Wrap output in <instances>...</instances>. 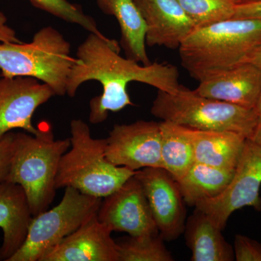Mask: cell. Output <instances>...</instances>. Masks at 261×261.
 I'll list each match as a JSON object with an SVG mask.
<instances>
[{"mask_svg":"<svg viewBox=\"0 0 261 261\" xmlns=\"http://www.w3.org/2000/svg\"><path fill=\"white\" fill-rule=\"evenodd\" d=\"M119 44L105 35L90 33L79 46V63L70 72L67 94L74 97L81 85L89 81H97L102 93L89 103V122L99 124L106 121L109 112L116 113L133 106L127 91L130 82H140L159 91L174 94L181 85L178 72L168 63L140 65L138 62L120 56Z\"/></svg>","mask_w":261,"mask_h":261,"instance_id":"obj_1","label":"cell"},{"mask_svg":"<svg viewBox=\"0 0 261 261\" xmlns=\"http://www.w3.org/2000/svg\"><path fill=\"white\" fill-rule=\"evenodd\" d=\"M261 43V20L231 18L196 28L178 47L182 66L192 78L243 63Z\"/></svg>","mask_w":261,"mask_h":261,"instance_id":"obj_2","label":"cell"},{"mask_svg":"<svg viewBox=\"0 0 261 261\" xmlns=\"http://www.w3.org/2000/svg\"><path fill=\"white\" fill-rule=\"evenodd\" d=\"M70 149L62 156L56 176L57 190L73 187L82 193L104 198L116 191L136 171L110 162L106 139H94L82 119L70 122Z\"/></svg>","mask_w":261,"mask_h":261,"instance_id":"obj_3","label":"cell"},{"mask_svg":"<svg viewBox=\"0 0 261 261\" xmlns=\"http://www.w3.org/2000/svg\"><path fill=\"white\" fill-rule=\"evenodd\" d=\"M37 135L18 132L6 181L23 187L33 216L47 211L54 200L56 176L62 156L70 147V138L55 140L48 125Z\"/></svg>","mask_w":261,"mask_h":261,"instance_id":"obj_4","label":"cell"},{"mask_svg":"<svg viewBox=\"0 0 261 261\" xmlns=\"http://www.w3.org/2000/svg\"><path fill=\"white\" fill-rule=\"evenodd\" d=\"M79 63L71 47L59 31L51 27L38 31L29 43H0L3 77H31L47 84L55 94H67L72 68Z\"/></svg>","mask_w":261,"mask_h":261,"instance_id":"obj_5","label":"cell"},{"mask_svg":"<svg viewBox=\"0 0 261 261\" xmlns=\"http://www.w3.org/2000/svg\"><path fill=\"white\" fill-rule=\"evenodd\" d=\"M151 113L163 121L197 130H228L250 139L258 118L255 110L202 97L180 87L174 94L159 91Z\"/></svg>","mask_w":261,"mask_h":261,"instance_id":"obj_6","label":"cell"},{"mask_svg":"<svg viewBox=\"0 0 261 261\" xmlns=\"http://www.w3.org/2000/svg\"><path fill=\"white\" fill-rule=\"evenodd\" d=\"M102 198L66 187L56 207L34 216L23 245L8 261H40L43 255L97 214Z\"/></svg>","mask_w":261,"mask_h":261,"instance_id":"obj_7","label":"cell"},{"mask_svg":"<svg viewBox=\"0 0 261 261\" xmlns=\"http://www.w3.org/2000/svg\"><path fill=\"white\" fill-rule=\"evenodd\" d=\"M261 147L247 139L231 181L222 193L200 201L196 209L205 213L221 230L230 216L245 207L261 210Z\"/></svg>","mask_w":261,"mask_h":261,"instance_id":"obj_8","label":"cell"},{"mask_svg":"<svg viewBox=\"0 0 261 261\" xmlns=\"http://www.w3.org/2000/svg\"><path fill=\"white\" fill-rule=\"evenodd\" d=\"M106 140V158L117 166L135 171L162 168L161 123L138 121L116 124Z\"/></svg>","mask_w":261,"mask_h":261,"instance_id":"obj_9","label":"cell"},{"mask_svg":"<svg viewBox=\"0 0 261 261\" xmlns=\"http://www.w3.org/2000/svg\"><path fill=\"white\" fill-rule=\"evenodd\" d=\"M135 177L143 188L159 234L166 241L176 240L186 224L185 200L177 182L163 168H145Z\"/></svg>","mask_w":261,"mask_h":261,"instance_id":"obj_10","label":"cell"},{"mask_svg":"<svg viewBox=\"0 0 261 261\" xmlns=\"http://www.w3.org/2000/svg\"><path fill=\"white\" fill-rule=\"evenodd\" d=\"M135 175L104 197L97 219L111 231L129 236L159 234L143 188Z\"/></svg>","mask_w":261,"mask_h":261,"instance_id":"obj_11","label":"cell"},{"mask_svg":"<svg viewBox=\"0 0 261 261\" xmlns=\"http://www.w3.org/2000/svg\"><path fill=\"white\" fill-rule=\"evenodd\" d=\"M56 95L53 89L31 77L0 79V139L10 130L20 128L37 135L32 123L38 108Z\"/></svg>","mask_w":261,"mask_h":261,"instance_id":"obj_12","label":"cell"},{"mask_svg":"<svg viewBox=\"0 0 261 261\" xmlns=\"http://www.w3.org/2000/svg\"><path fill=\"white\" fill-rule=\"evenodd\" d=\"M202 97L254 109L261 93V71L247 62L218 70L198 81Z\"/></svg>","mask_w":261,"mask_h":261,"instance_id":"obj_13","label":"cell"},{"mask_svg":"<svg viewBox=\"0 0 261 261\" xmlns=\"http://www.w3.org/2000/svg\"><path fill=\"white\" fill-rule=\"evenodd\" d=\"M112 232L95 215L51 247L40 261H119Z\"/></svg>","mask_w":261,"mask_h":261,"instance_id":"obj_14","label":"cell"},{"mask_svg":"<svg viewBox=\"0 0 261 261\" xmlns=\"http://www.w3.org/2000/svg\"><path fill=\"white\" fill-rule=\"evenodd\" d=\"M147 25L146 44L178 49L196 29L177 0H134Z\"/></svg>","mask_w":261,"mask_h":261,"instance_id":"obj_15","label":"cell"},{"mask_svg":"<svg viewBox=\"0 0 261 261\" xmlns=\"http://www.w3.org/2000/svg\"><path fill=\"white\" fill-rule=\"evenodd\" d=\"M33 218L23 187L12 182H1L0 228L4 238L0 247V260L8 261L23 245Z\"/></svg>","mask_w":261,"mask_h":261,"instance_id":"obj_16","label":"cell"},{"mask_svg":"<svg viewBox=\"0 0 261 261\" xmlns=\"http://www.w3.org/2000/svg\"><path fill=\"white\" fill-rule=\"evenodd\" d=\"M175 125L191 144L195 162L235 169L247 140L245 136L228 130H197Z\"/></svg>","mask_w":261,"mask_h":261,"instance_id":"obj_17","label":"cell"},{"mask_svg":"<svg viewBox=\"0 0 261 261\" xmlns=\"http://www.w3.org/2000/svg\"><path fill=\"white\" fill-rule=\"evenodd\" d=\"M103 13L113 15L121 29V45L126 58L142 65L151 64L146 50L147 25L134 0H96Z\"/></svg>","mask_w":261,"mask_h":261,"instance_id":"obj_18","label":"cell"},{"mask_svg":"<svg viewBox=\"0 0 261 261\" xmlns=\"http://www.w3.org/2000/svg\"><path fill=\"white\" fill-rule=\"evenodd\" d=\"M184 233L192 261L234 260L233 247L225 240L222 230L198 209L187 219Z\"/></svg>","mask_w":261,"mask_h":261,"instance_id":"obj_19","label":"cell"},{"mask_svg":"<svg viewBox=\"0 0 261 261\" xmlns=\"http://www.w3.org/2000/svg\"><path fill=\"white\" fill-rule=\"evenodd\" d=\"M234 170L195 162L176 181L184 200L188 205L195 206L200 201L217 197L231 181Z\"/></svg>","mask_w":261,"mask_h":261,"instance_id":"obj_20","label":"cell"},{"mask_svg":"<svg viewBox=\"0 0 261 261\" xmlns=\"http://www.w3.org/2000/svg\"><path fill=\"white\" fill-rule=\"evenodd\" d=\"M161 130L162 168L178 181L195 163L193 148L174 123L161 122Z\"/></svg>","mask_w":261,"mask_h":261,"instance_id":"obj_21","label":"cell"},{"mask_svg":"<svg viewBox=\"0 0 261 261\" xmlns=\"http://www.w3.org/2000/svg\"><path fill=\"white\" fill-rule=\"evenodd\" d=\"M119 261H173L161 235L129 236L116 241Z\"/></svg>","mask_w":261,"mask_h":261,"instance_id":"obj_22","label":"cell"},{"mask_svg":"<svg viewBox=\"0 0 261 261\" xmlns=\"http://www.w3.org/2000/svg\"><path fill=\"white\" fill-rule=\"evenodd\" d=\"M196 28L227 20L234 15L231 0H177Z\"/></svg>","mask_w":261,"mask_h":261,"instance_id":"obj_23","label":"cell"},{"mask_svg":"<svg viewBox=\"0 0 261 261\" xmlns=\"http://www.w3.org/2000/svg\"><path fill=\"white\" fill-rule=\"evenodd\" d=\"M33 6L68 23L76 24L89 33L104 35L93 18L86 14L80 5L68 0H29Z\"/></svg>","mask_w":261,"mask_h":261,"instance_id":"obj_24","label":"cell"},{"mask_svg":"<svg viewBox=\"0 0 261 261\" xmlns=\"http://www.w3.org/2000/svg\"><path fill=\"white\" fill-rule=\"evenodd\" d=\"M233 248L237 261H261V243L256 240L237 234Z\"/></svg>","mask_w":261,"mask_h":261,"instance_id":"obj_25","label":"cell"},{"mask_svg":"<svg viewBox=\"0 0 261 261\" xmlns=\"http://www.w3.org/2000/svg\"><path fill=\"white\" fill-rule=\"evenodd\" d=\"M15 135L8 132L0 139V183L5 181L9 173L15 148Z\"/></svg>","mask_w":261,"mask_h":261,"instance_id":"obj_26","label":"cell"},{"mask_svg":"<svg viewBox=\"0 0 261 261\" xmlns=\"http://www.w3.org/2000/svg\"><path fill=\"white\" fill-rule=\"evenodd\" d=\"M233 18L259 19L261 20V0L247 4L237 5Z\"/></svg>","mask_w":261,"mask_h":261,"instance_id":"obj_27","label":"cell"},{"mask_svg":"<svg viewBox=\"0 0 261 261\" xmlns=\"http://www.w3.org/2000/svg\"><path fill=\"white\" fill-rule=\"evenodd\" d=\"M8 19L4 13L0 12V42L20 43L17 37L14 29L10 28L7 23Z\"/></svg>","mask_w":261,"mask_h":261,"instance_id":"obj_28","label":"cell"},{"mask_svg":"<svg viewBox=\"0 0 261 261\" xmlns=\"http://www.w3.org/2000/svg\"><path fill=\"white\" fill-rule=\"evenodd\" d=\"M243 62L252 63L261 71V43L247 56Z\"/></svg>","mask_w":261,"mask_h":261,"instance_id":"obj_29","label":"cell"},{"mask_svg":"<svg viewBox=\"0 0 261 261\" xmlns=\"http://www.w3.org/2000/svg\"><path fill=\"white\" fill-rule=\"evenodd\" d=\"M249 140H252V142L261 147V119H258L257 121L253 134Z\"/></svg>","mask_w":261,"mask_h":261,"instance_id":"obj_30","label":"cell"},{"mask_svg":"<svg viewBox=\"0 0 261 261\" xmlns=\"http://www.w3.org/2000/svg\"><path fill=\"white\" fill-rule=\"evenodd\" d=\"M254 110H255V113H256L258 119H261V93L260 96H259L258 99H257V102L256 103V106H255Z\"/></svg>","mask_w":261,"mask_h":261,"instance_id":"obj_31","label":"cell"},{"mask_svg":"<svg viewBox=\"0 0 261 261\" xmlns=\"http://www.w3.org/2000/svg\"><path fill=\"white\" fill-rule=\"evenodd\" d=\"M234 4L242 5L247 4V3H254V2L259 1V0H231Z\"/></svg>","mask_w":261,"mask_h":261,"instance_id":"obj_32","label":"cell"}]
</instances>
